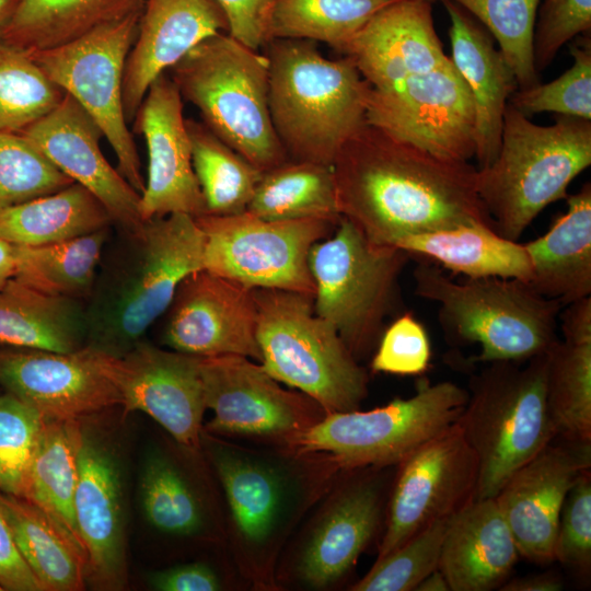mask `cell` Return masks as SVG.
<instances>
[{
    "instance_id": "obj_1",
    "label": "cell",
    "mask_w": 591,
    "mask_h": 591,
    "mask_svg": "<svg viewBox=\"0 0 591 591\" xmlns=\"http://www.w3.org/2000/svg\"><path fill=\"white\" fill-rule=\"evenodd\" d=\"M332 169L340 217L374 244L466 224L495 229L468 161L439 158L368 123Z\"/></svg>"
},
{
    "instance_id": "obj_2",
    "label": "cell",
    "mask_w": 591,
    "mask_h": 591,
    "mask_svg": "<svg viewBox=\"0 0 591 591\" xmlns=\"http://www.w3.org/2000/svg\"><path fill=\"white\" fill-rule=\"evenodd\" d=\"M268 60V108L288 158L332 165L366 123L370 86L355 61L324 57L316 42L274 38Z\"/></svg>"
},
{
    "instance_id": "obj_3",
    "label": "cell",
    "mask_w": 591,
    "mask_h": 591,
    "mask_svg": "<svg viewBox=\"0 0 591 591\" xmlns=\"http://www.w3.org/2000/svg\"><path fill=\"white\" fill-rule=\"evenodd\" d=\"M128 260L86 308V346L112 357L131 350L170 308L189 275L204 269L205 235L196 218L172 213L147 220Z\"/></svg>"
},
{
    "instance_id": "obj_4",
    "label": "cell",
    "mask_w": 591,
    "mask_h": 591,
    "mask_svg": "<svg viewBox=\"0 0 591 591\" xmlns=\"http://www.w3.org/2000/svg\"><path fill=\"white\" fill-rule=\"evenodd\" d=\"M590 164L591 120L559 115L542 126L508 103L498 153L477 169L476 190L495 230L518 241Z\"/></svg>"
},
{
    "instance_id": "obj_5",
    "label": "cell",
    "mask_w": 591,
    "mask_h": 591,
    "mask_svg": "<svg viewBox=\"0 0 591 591\" xmlns=\"http://www.w3.org/2000/svg\"><path fill=\"white\" fill-rule=\"evenodd\" d=\"M413 277L415 293L438 304L445 338L479 346L470 363L528 361L546 354L559 339L561 304L526 282L498 277L455 281L427 260L418 263Z\"/></svg>"
},
{
    "instance_id": "obj_6",
    "label": "cell",
    "mask_w": 591,
    "mask_h": 591,
    "mask_svg": "<svg viewBox=\"0 0 591 591\" xmlns=\"http://www.w3.org/2000/svg\"><path fill=\"white\" fill-rule=\"evenodd\" d=\"M202 124L260 171L289 160L268 108V60L229 34L207 37L172 68Z\"/></svg>"
},
{
    "instance_id": "obj_7",
    "label": "cell",
    "mask_w": 591,
    "mask_h": 591,
    "mask_svg": "<svg viewBox=\"0 0 591 591\" xmlns=\"http://www.w3.org/2000/svg\"><path fill=\"white\" fill-rule=\"evenodd\" d=\"M547 352L486 363L468 383L457 426L478 462L475 499L495 498L510 476L556 438L545 398Z\"/></svg>"
},
{
    "instance_id": "obj_8",
    "label": "cell",
    "mask_w": 591,
    "mask_h": 591,
    "mask_svg": "<svg viewBox=\"0 0 591 591\" xmlns=\"http://www.w3.org/2000/svg\"><path fill=\"white\" fill-rule=\"evenodd\" d=\"M256 338L263 368L298 389L325 413L358 409L368 374L332 324L314 311L313 296L254 289Z\"/></svg>"
},
{
    "instance_id": "obj_9",
    "label": "cell",
    "mask_w": 591,
    "mask_h": 591,
    "mask_svg": "<svg viewBox=\"0 0 591 591\" xmlns=\"http://www.w3.org/2000/svg\"><path fill=\"white\" fill-rule=\"evenodd\" d=\"M467 398L454 382L420 379L412 397L367 412L326 413L285 443L294 455L324 453L344 471L397 466L457 426Z\"/></svg>"
},
{
    "instance_id": "obj_10",
    "label": "cell",
    "mask_w": 591,
    "mask_h": 591,
    "mask_svg": "<svg viewBox=\"0 0 591 591\" xmlns=\"http://www.w3.org/2000/svg\"><path fill=\"white\" fill-rule=\"evenodd\" d=\"M410 257L399 247L372 243L344 217L312 246L314 311L334 326L357 360L378 345L385 317L397 308L398 279Z\"/></svg>"
},
{
    "instance_id": "obj_11",
    "label": "cell",
    "mask_w": 591,
    "mask_h": 591,
    "mask_svg": "<svg viewBox=\"0 0 591 591\" xmlns=\"http://www.w3.org/2000/svg\"><path fill=\"white\" fill-rule=\"evenodd\" d=\"M142 9L70 43L28 53L47 78L95 120L115 152L118 172L140 195L146 182L124 111L123 79Z\"/></svg>"
},
{
    "instance_id": "obj_12",
    "label": "cell",
    "mask_w": 591,
    "mask_h": 591,
    "mask_svg": "<svg viewBox=\"0 0 591 591\" xmlns=\"http://www.w3.org/2000/svg\"><path fill=\"white\" fill-rule=\"evenodd\" d=\"M205 235L204 269L250 289L315 293L312 246L337 223L326 219L271 221L247 211L196 218Z\"/></svg>"
},
{
    "instance_id": "obj_13",
    "label": "cell",
    "mask_w": 591,
    "mask_h": 591,
    "mask_svg": "<svg viewBox=\"0 0 591 591\" xmlns=\"http://www.w3.org/2000/svg\"><path fill=\"white\" fill-rule=\"evenodd\" d=\"M366 120L439 158L475 157L473 99L450 57L389 90L370 89Z\"/></svg>"
},
{
    "instance_id": "obj_14",
    "label": "cell",
    "mask_w": 591,
    "mask_h": 591,
    "mask_svg": "<svg viewBox=\"0 0 591 591\" xmlns=\"http://www.w3.org/2000/svg\"><path fill=\"white\" fill-rule=\"evenodd\" d=\"M477 479V457L459 426L399 463L376 559L430 524L450 519L474 500Z\"/></svg>"
},
{
    "instance_id": "obj_15",
    "label": "cell",
    "mask_w": 591,
    "mask_h": 591,
    "mask_svg": "<svg viewBox=\"0 0 591 591\" xmlns=\"http://www.w3.org/2000/svg\"><path fill=\"white\" fill-rule=\"evenodd\" d=\"M206 408L213 413L207 431L281 438L322 419L324 409L303 393L281 387L262 364L236 355L200 358Z\"/></svg>"
},
{
    "instance_id": "obj_16",
    "label": "cell",
    "mask_w": 591,
    "mask_h": 591,
    "mask_svg": "<svg viewBox=\"0 0 591 591\" xmlns=\"http://www.w3.org/2000/svg\"><path fill=\"white\" fill-rule=\"evenodd\" d=\"M101 358L125 415L144 413L187 451L200 449L206 404L199 357L140 340L121 357Z\"/></svg>"
},
{
    "instance_id": "obj_17",
    "label": "cell",
    "mask_w": 591,
    "mask_h": 591,
    "mask_svg": "<svg viewBox=\"0 0 591 591\" xmlns=\"http://www.w3.org/2000/svg\"><path fill=\"white\" fill-rule=\"evenodd\" d=\"M167 312L163 344L172 350L260 361L254 289L201 269L182 281Z\"/></svg>"
},
{
    "instance_id": "obj_18",
    "label": "cell",
    "mask_w": 591,
    "mask_h": 591,
    "mask_svg": "<svg viewBox=\"0 0 591 591\" xmlns=\"http://www.w3.org/2000/svg\"><path fill=\"white\" fill-rule=\"evenodd\" d=\"M558 439L517 470L495 497L520 556L540 565L555 561L563 503L578 478L591 468V442Z\"/></svg>"
},
{
    "instance_id": "obj_19",
    "label": "cell",
    "mask_w": 591,
    "mask_h": 591,
    "mask_svg": "<svg viewBox=\"0 0 591 591\" xmlns=\"http://www.w3.org/2000/svg\"><path fill=\"white\" fill-rule=\"evenodd\" d=\"M0 385L48 419H76L120 405L101 352L10 348L0 350Z\"/></svg>"
},
{
    "instance_id": "obj_20",
    "label": "cell",
    "mask_w": 591,
    "mask_h": 591,
    "mask_svg": "<svg viewBox=\"0 0 591 591\" xmlns=\"http://www.w3.org/2000/svg\"><path fill=\"white\" fill-rule=\"evenodd\" d=\"M132 131L144 137L148 148V176L140 195L143 221L172 213L207 215L193 167L183 99L171 78L162 74L150 85Z\"/></svg>"
},
{
    "instance_id": "obj_21",
    "label": "cell",
    "mask_w": 591,
    "mask_h": 591,
    "mask_svg": "<svg viewBox=\"0 0 591 591\" xmlns=\"http://www.w3.org/2000/svg\"><path fill=\"white\" fill-rule=\"evenodd\" d=\"M20 134L93 194L127 236L140 232L146 222L140 215V194L106 160L100 147L103 131L70 94Z\"/></svg>"
},
{
    "instance_id": "obj_22",
    "label": "cell",
    "mask_w": 591,
    "mask_h": 591,
    "mask_svg": "<svg viewBox=\"0 0 591 591\" xmlns=\"http://www.w3.org/2000/svg\"><path fill=\"white\" fill-rule=\"evenodd\" d=\"M120 463L115 450L82 425L74 515L86 557V580L102 590L126 584V536Z\"/></svg>"
},
{
    "instance_id": "obj_23",
    "label": "cell",
    "mask_w": 591,
    "mask_h": 591,
    "mask_svg": "<svg viewBox=\"0 0 591 591\" xmlns=\"http://www.w3.org/2000/svg\"><path fill=\"white\" fill-rule=\"evenodd\" d=\"M386 468H357L332 495L300 554L298 572L305 584L336 583L373 540L383 518Z\"/></svg>"
},
{
    "instance_id": "obj_24",
    "label": "cell",
    "mask_w": 591,
    "mask_h": 591,
    "mask_svg": "<svg viewBox=\"0 0 591 591\" xmlns=\"http://www.w3.org/2000/svg\"><path fill=\"white\" fill-rule=\"evenodd\" d=\"M372 91H385L449 57L436 32L431 3L396 0L378 11L340 51Z\"/></svg>"
},
{
    "instance_id": "obj_25",
    "label": "cell",
    "mask_w": 591,
    "mask_h": 591,
    "mask_svg": "<svg viewBox=\"0 0 591 591\" xmlns=\"http://www.w3.org/2000/svg\"><path fill=\"white\" fill-rule=\"evenodd\" d=\"M229 31L216 0H146L135 43L127 56L123 104L134 121L150 85L193 47L209 36Z\"/></svg>"
},
{
    "instance_id": "obj_26",
    "label": "cell",
    "mask_w": 591,
    "mask_h": 591,
    "mask_svg": "<svg viewBox=\"0 0 591 591\" xmlns=\"http://www.w3.org/2000/svg\"><path fill=\"white\" fill-rule=\"evenodd\" d=\"M451 25V60L470 89L475 109V158L478 169L495 160L503 115L518 89L514 73L490 33L451 0H441Z\"/></svg>"
},
{
    "instance_id": "obj_27",
    "label": "cell",
    "mask_w": 591,
    "mask_h": 591,
    "mask_svg": "<svg viewBox=\"0 0 591 591\" xmlns=\"http://www.w3.org/2000/svg\"><path fill=\"white\" fill-rule=\"evenodd\" d=\"M520 557L495 498L474 499L448 521L439 570L451 591H491Z\"/></svg>"
},
{
    "instance_id": "obj_28",
    "label": "cell",
    "mask_w": 591,
    "mask_h": 591,
    "mask_svg": "<svg viewBox=\"0 0 591 591\" xmlns=\"http://www.w3.org/2000/svg\"><path fill=\"white\" fill-rule=\"evenodd\" d=\"M210 454L240 537L252 548L265 546L287 513L291 495L287 475L268 460L235 445L216 442Z\"/></svg>"
},
{
    "instance_id": "obj_29",
    "label": "cell",
    "mask_w": 591,
    "mask_h": 591,
    "mask_svg": "<svg viewBox=\"0 0 591 591\" xmlns=\"http://www.w3.org/2000/svg\"><path fill=\"white\" fill-rule=\"evenodd\" d=\"M566 200L567 211L549 230L524 244L532 264L528 285L561 306L591 296V184Z\"/></svg>"
},
{
    "instance_id": "obj_30",
    "label": "cell",
    "mask_w": 591,
    "mask_h": 591,
    "mask_svg": "<svg viewBox=\"0 0 591 591\" xmlns=\"http://www.w3.org/2000/svg\"><path fill=\"white\" fill-rule=\"evenodd\" d=\"M88 315L79 300L38 291L15 278L0 288V344L73 352L86 346Z\"/></svg>"
},
{
    "instance_id": "obj_31",
    "label": "cell",
    "mask_w": 591,
    "mask_h": 591,
    "mask_svg": "<svg viewBox=\"0 0 591 591\" xmlns=\"http://www.w3.org/2000/svg\"><path fill=\"white\" fill-rule=\"evenodd\" d=\"M395 246L466 278L498 277L528 283L532 277L525 245L482 223L409 235Z\"/></svg>"
},
{
    "instance_id": "obj_32",
    "label": "cell",
    "mask_w": 591,
    "mask_h": 591,
    "mask_svg": "<svg viewBox=\"0 0 591 591\" xmlns=\"http://www.w3.org/2000/svg\"><path fill=\"white\" fill-rule=\"evenodd\" d=\"M81 437L82 425L79 420L46 419L22 498L38 507L53 521L84 558L86 566L85 551L74 515Z\"/></svg>"
},
{
    "instance_id": "obj_33",
    "label": "cell",
    "mask_w": 591,
    "mask_h": 591,
    "mask_svg": "<svg viewBox=\"0 0 591 591\" xmlns=\"http://www.w3.org/2000/svg\"><path fill=\"white\" fill-rule=\"evenodd\" d=\"M113 223L97 198L78 183L0 212V240L42 246L80 237Z\"/></svg>"
},
{
    "instance_id": "obj_34",
    "label": "cell",
    "mask_w": 591,
    "mask_h": 591,
    "mask_svg": "<svg viewBox=\"0 0 591 591\" xmlns=\"http://www.w3.org/2000/svg\"><path fill=\"white\" fill-rule=\"evenodd\" d=\"M146 0H19L3 42L27 53L70 43L143 8Z\"/></svg>"
},
{
    "instance_id": "obj_35",
    "label": "cell",
    "mask_w": 591,
    "mask_h": 591,
    "mask_svg": "<svg viewBox=\"0 0 591 591\" xmlns=\"http://www.w3.org/2000/svg\"><path fill=\"white\" fill-rule=\"evenodd\" d=\"M0 507L24 560L44 591H79L85 560L53 521L28 500L0 491Z\"/></svg>"
},
{
    "instance_id": "obj_36",
    "label": "cell",
    "mask_w": 591,
    "mask_h": 591,
    "mask_svg": "<svg viewBox=\"0 0 591 591\" xmlns=\"http://www.w3.org/2000/svg\"><path fill=\"white\" fill-rule=\"evenodd\" d=\"M246 211L264 220L340 217L332 165L287 160L264 171Z\"/></svg>"
},
{
    "instance_id": "obj_37",
    "label": "cell",
    "mask_w": 591,
    "mask_h": 591,
    "mask_svg": "<svg viewBox=\"0 0 591 591\" xmlns=\"http://www.w3.org/2000/svg\"><path fill=\"white\" fill-rule=\"evenodd\" d=\"M108 228L69 241L18 246L15 279L44 293L80 300L92 293Z\"/></svg>"
},
{
    "instance_id": "obj_38",
    "label": "cell",
    "mask_w": 591,
    "mask_h": 591,
    "mask_svg": "<svg viewBox=\"0 0 591 591\" xmlns=\"http://www.w3.org/2000/svg\"><path fill=\"white\" fill-rule=\"evenodd\" d=\"M193 167L207 215L246 211L263 171L229 147L201 121L186 119Z\"/></svg>"
},
{
    "instance_id": "obj_39",
    "label": "cell",
    "mask_w": 591,
    "mask_h": 591,
    "mask_svg": "<svg viewBox=\"0 0 591 591\" xmlns=\"http://www.w3.org/2000/svg\"><path fill=\"white\" fill-rule=\"evenodd\" d=\"M545 398L556 438L591 442V343L552 346Z\"/></svg>"
},
{
    "instance_id": "obj_40",
    "label": "cell",
    "mask_w": 591,
    "mask_h": 591,
    "mask_svg": "<svg viewBox=\"0 0 591 591\" xmlns=\"http://www.w3.org/2000/svg\"><path fill=\"white\" fill-rule=\"evenodd\" d=\"M392 0H276L268 40L322 42L340 53L366 23Z\"/></svg>"
},
{
    "instance_id": "obj_41",
    "label": "cell",
    "mask_w": 591,
    "mask_h": 591,
    "mask_svg": "<svg viewBox=\"0 0 591 591\" xmlns=\"http://www.w3.org/2000/svg\"><path fill=\"white\" fill-rule=\"evenodd\" d=\"M141 506L147 521L173 536H194L205 529L204 506L177 465L152 452L140 475Z\"/></svg>"
},
{
    "instance_id": "obj_42",
    "label": "cell",
    "mask_w": 591,
    "mask_h": 591,
    "mask_svg": "<svg viewBox=\"0 0 591 591\" xmlns=\"http://www.w3.org/2000/svg\"><path fill=\"white\" fill-rule=\"evenodd\" d=\"M65 94L27 51L0 43L1 131H22L53 111Z\"/></svg>"
},
{
    "instance_id": "obj_43",
    "label": "cell",
    "mask_w": 591,
    "mask_h": 591,
    "mask_svg": "<svg viewBox=\"0 0 591 591\" xmlns=\"http://www.w3.org/2000/svg\"><path fill=\"white\" fill-rule=\"evenodd\" d=\"M495 38L511 67L518 89L538 83L533 61V31L541 0H451Z\"/></svg>"
},
{
    "instance_id": "obj_44",
    "label": "cell",
    "mask_w": 591,
    "mask_h": 591,
    "mask_svg": "<svg viewBox=\"0 0 591 591\" xmlns=\"http://www.w3.org/2000/svg\"><path fill=\"white\" fill-rule=\"evenodd\" d=\"M72 183L22 134L0 130V212Z\"/></svg>"
},
{
    "instance_id": "obj_45",
    "label": "cell",
    "mask_w": 591,
    "mask_h": 591,
    "mask_svg": "<svg viewBox=\"0 0 591 591\" xmlns=\"http://www.w3.org/2000/svg\"><path fill=\"white\" fill-rule=\"evenodd\" d=\"M447 520L421 530L396 549L376 559L352 591H415L417 586L439 568Z\"/></svg>"
},
{
    "instance_id": "obj_46",
    "label": "cell",
    "mask_w": 591,
    "mask_h": 591,
    "mask_svg": "<svg viewBox=\"0 0 591 591\" xmlns=\"http://www.w3.org/2000/svg\"><path fill=\"white\" fill-rule=\"evenodd\" d=\"M586 35L570 47L569 69L551 82L517 89L509 103L529 117L549 112L591 120V40Z\"/></svg>"
},
{
    "instance_id": "obj_47",
    "label": "cell",
    "mask_w": 591,
    "mask_h": 591,
    "mask_svg": "<svg viewBox=\"0 0 591 591\" xmlns=\"http://www.w3.org/2000/svg\"><path fill=\"white\" fill-rule=\"evenodd\" d=\"M46 419L18 397L0 395V491L23 497L27 472Z\"/></svg>"
},
{
    "instance_id": "obj_48",
    "label": "cell",
    "mask_w": 591,
    "mask_h": 591,
    "mask_svg": "<svg viewBox=\"0 0 591 591\" xmlns=\"http://www.w3.org/2000/svg\"><path fill=\"white\" fill-rule=\"evenodd\" d=\"M554 560L587 575L591 568V474L584 472L567 494L554 542Z\"/></svg>"
},
{
    "instance_id": "obj_49",
    "label": "cell",
    "mask_w": 591,
    "mask_h": 591,
    "mask_svg": "<svg viewBox=\"0 0 591 591\" xmlns=\"http://www.w3.org/2000/svg\"><path fill=\"white\" fill-rule=\"evenodd\" d=\"M431 346L424 325L413 313L398 315L382 333L371 360L373 372L420 375L430 366Z\"/></svg>"
},
{
    "instance_id": "obj_50",
    "label": "cell",
    "mask_w": 591,
    "mask_h": 591,
    "mask_svg": "<svg viewBox=\"0 0 591 591\" xmlns=\"http://www.w3.org/2000/svg\"><path fill=\"white\" fill-rule=\"evenodd\" d=\"M533 31V61L537 72L554 60L569 40L591 30V0H544Z\"/></svg>"
},
{
    "instance_id": "obj_51",
    "label": "cell",
    "mask_w": 591,
    "mask_h": 591,
    "mask_svg": "<svg viewBox=\"0 0 591 591\" xmlns=\"http://www.w3.org/2000/svg\"><path fill=\"white\" fill-rule=\"evenodd\" d=\"M229 24L228 34L259 50L268 42V24L276 0H216Z\"/></svg>"
},
{
    "instance_id": "obj_52",
    "label": "cell",
    "mask_w": 591,
    "mask_h": 591,
    "mask_svg": "<svg viewBox=\"0 0 591 591\" xmlns=\"http://www.w3.org/2000/svg\"><path fill=\"white\" fill-rule=\"evenodd\" d=\"M0 584L10 591H44L15 543L0 507Z\"/></svg>"
},
{
    "instance_id": "obj_53",
    "label": "cell",
    "mask_w": 591,
    "mask_h": 591,
    "mask_svg": "<svg viewBox=\"0 0 591 591\" xmlns=\"http://www.w3.org/2000/svg\"><path fill=\"white\" fill-rule=\"evenodd\" d=\"M149 584L158 591H218L221 581L215 570L204 563H190L155 571Z\"/></svg>"
},
{
    "instance_id": "obj_54",
    "label": "cell",
    "mask_w": 591,
    "mask_h": 591,
    "mask_svg": "<svg viewBox=\"0 0 591 591\" xmlns=\"http://www.w3.org/2000/svg\"><path fill=\"white\" fill-rule=\"evenodd\" d=\"M558 321L563 340L572 344L591 343V296L563 306Z\"/></svg>"
},
{
    "instance_id": "obj_55",
    "label": "cell",
    "mask_w": 591,
    "mask_h": 591,
    "mask_svg": "<svg viewBox=\"0 0 591 591\" xmlns=\"http://www.w3.org/2000/svg\"><path fill=\"white\" fill-rule=\"evenodd\" d=\"M564 589L563 579L553 572L530 575L507 580L500 591H560Z\"/></svg>"
},
{
    "instance_id": "obj_56",
    "label": "cell",
    "mask_w": 591,
    "mask_h": 591,
    "mask_svg": "<svg viewBox=\"0 0 591 591\" xmlns=\"http://www.w3.org/2000/svg\"><path fill=\"white\" fill-rule=\"evenodd\" d=\"M18 246L0 240V288L15 277Z\"/></svg>"
},
{
    "instance_id": "obj_57",
    "label": "cell",
    "mask_w": 591,
    "mask_h": 591,
    "mask_svg": "<svg viewBox=\"0 0 591 591\" xmlns=\"http://www.w3.org/2000/svg\"><path fill=\"white\" fill-rule=\"evenodd\" d=\"M415 591H451L443 573L438 569L429 573Z\"/></svg>"
},
{
    "instance_id": "obj_58",
    "label": "cell",
    "mask_w": 591,
    "mask_h": 591,
    "mask_svg": "<svg viewBox=\"0 0 591 591\" xmlns=\"http://www.w3.org/2000/svg\"><path fill=\"white\" fill-rule=\"evenodd\" d=\"M19 0H0V43Z\"/></svg>"
},
{
    "instance_id": "obj_59",
    "label": "cell",
    "mask_w": 591,
    "mask_h": 591,
    "mask_svg": "<svg viewBox=\"0 0 591 591\" xmlns=\"http://www.w3.org/2000/svg\"><path fill=\"white\" fill-rule=\"evenodd\" d=\"M392 1H396V0H392ZM424 1L432 3L434 0H424Z\"/></svg>"
},
{
    "instance_id": "obj_60",
    "label": "cell",
    "mask_w": 591,
    "mask_h": 591,
    "mask_svg": "<svg viewBox=\"0 0 591 591\" xmlns=\"http://www.w3.org/2000/svg\"><path fill=\"white\" fill-rule=\"evenodd\" d=\"M4 589L2 588V586L0 584V591H3Z\"/></svg>"
}]
</instances>
